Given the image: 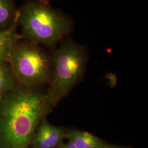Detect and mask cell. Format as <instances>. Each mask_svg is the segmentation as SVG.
Wrapping results in <instances>:
<instances>
[{"label":"cell","instance_id":"obj_10","mask_svg":"<svg viewBox=\"0 0 148 148\" xmlns=\"http://www.w3.org/2000/svg\"><path fill=\"white\" fill-rule=\"evenodd\" d=\"M57 148H77L74 144L70 142L65 144H61Z\"/></svg>","mask_w":148,"mask_h":148},{"label":"cell","instance_id":"obj_5","mask_svg":"<svg viewBox=\"0 0 148 148\" xmlns=\"http://www.w3.org/2000/svg\"><path fill=\"white\" fill-rule=\"evenodd\" d=\"M33 137L35 148H57L62 144L65 131L62 127L54 126L43 117Z\"/></svg>","mask_w":148,"mask_h":148},{"label":"cell","instance_id":"obj_9","mask_svg":"<svg viewBox=\"0 0 148 148\" xmlns=\"http://www.w3.org/2000/svg\"><path fill=\"white\" fill-rule=\"evenodd\" d=\"M13 85L9 69L4 64H0V95L10 90Z\"/></svg>","mask_w":148,"mask_h":148},{"label":"cell","instance_id":"obj_11","mask_svg":"<svg viewBox=\"0 0 148 148\" xmlns=\"http://www.w3.org/2000/svg\"><path fill=\"white\" fill-rule=\"evenodd\" d=\"M112 148H128L127 147H121V146H116V145H114Z\"/></svg>","mask_w":148,"mask_h":148},{"label":"cell","instance_id":"obj_8","mask_svg":"<svg viewBox=\"0 0 148 148\" xmlns=\"http://www.w3.org/2000/svg\"><path fill=\"white\" fill-rule=\"evenodd\" d=\"M16 15L13 0H0V29L9 25Z\"/></svg>","mask_w":148,"mask_h":148},{"label":"cell","instance_id":"obj_2","mask_svg":"<svg viewBox=\"0 0 148 148\" xmlns=\"http://www.w3.org/2000/svg\"><path fill=\"white\" fill-rule=\"evenodd\" d=\"M16 21L26 37L48 46L56 45L71 27L69 19L40 2L27 3L17 13Z\"/></svg>","mask_w":148,"mask_h":148},{"label":"cell","instance_id":"obj_6","mask_svg":"<svg viewBox=\"0 0 148 148\" xmlns=\"http://www.w3.org/2000/svg\"><path fill=\"white\" fill-rule=\"evenodd\" d=\"M65 138L77 148H112L114 147L90 133L80 130L66 132Z\"/></svg>","mask_w":148,"mask_h":148},{"label":"cell","instance_id":"obj_4","mask_svg":"<svg viewBox=\"0 0 148 148\" xmlns=\"http://www.w3.org/2000/svg\"><path fill=\"white\" fill-rule=\"evenodd\" d=\"M17 79L23 85L32 86L46 82L49 76V64L41 49L30 44L15 46L8 59Z\"/></svg>","mask_w":148,"mask_h":148},{"label":"cell","instance_id":"obj_3","mask_svg":"<svg viewBox=\"0 0 148 148\" xmlns=\"http://www.w3.org/2000/svg\"><path fill=\"white\" fill-rule=\"evenodd\" d=\"M86 53L82 46L71 41L64 42L53 54V78L48 99L51 106L62 99L84 73Z\"/></svg>","mask_w":148,"mask_h":148},{"label":"cell","instance_id":"obj_7","mask_svg":"<svg viewBox=\"0 0 148 148\" xmlns=\"http://www.w3.org/2000/svg\"><path fill=\"white\" fill-rule=\"evenodd\" d=\"M17 37L16 24L0 30V64L9 58Z\"/></svg>","mask_w":148,"mask_h":148},{"label":"cell","instance_id":"obj_1","mask_svg":"<svg viewBox=\"0 0 148 148\" xmlns=\"http://www.w3.org/2000/svg\"><path fill=\"white\" fill-rule=\"evenodd\" d=\"M52 106L47 95L19 90L0 101V148H28Z\"/></svg>","mask_w":148,"mask_h":148}]
</instances>
